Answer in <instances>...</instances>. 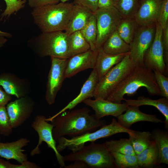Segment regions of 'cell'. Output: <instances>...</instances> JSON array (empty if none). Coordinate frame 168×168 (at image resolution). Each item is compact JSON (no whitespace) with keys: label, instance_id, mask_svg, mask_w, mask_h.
<instances>
[{"label":"cell","instance_id":"obj_40","mask_svg":"<svg viewBox=\"0 0 168 168\" xmlns=\"http://www.w3.org/2000/svg\"><path fill=\"white\" fill-rule=\"evenodd\" d=\"M60 0H28V5L33 8L44 5L58 3Z\"/></svg>","mask_w":168,"mask_h":168},{"label":"cell","instance_id":"obj_39","mask_svg":"<svg viewBox=\"0 0 168 168\" xmlns=\"http://www.w3.org/2000/svg\"><path fill=\"white\" fill-rule=\"evenodd\" d=\"M98 0H74V4L85 7L94 13L98 9Z\"/></svg>","mask_w":168,"mask_h":168},{"label":"cell","instance_id":"obj_37","mask_svg":"<svg viewBox=\"0 0 168 168\" xmlns=\"http://www.w3.org/2000/svg\"><path fill=\"white\" fill-rule=\"evenodd\" d=\"M168 0H162L158 12L157 22L163 29L168 24Z\"/></svg>","mask_w":168,"mask_h":168},{"label":"cell","instance_id":"obj_23","mask_svg":"<svg viewBox=\"0 0 168 168\" xmlns=\"http://www.w3.org/2000/svg\"><path fill=\"white\" fill-rule=\"evenodd\" d=\"M125 102L129 106L139 107L149 105L156 108L164 116L165 127L168 128V99L164 97L157 100L152 99L144 96H139L137 99H125Z\"/></svg>","mask_w":168,"mask_h":168},{"label":"cell","instance_id":"obj_24","mask_svg":"<svg viewBox=\"0 0 168 168\" xmlns=\"http://www.w3.org/2000/svg\"><path fill=\"white\" fill-rule=\"evenodd\" d=\"M102 47L106 53L113 55L127 53L130 50L129 44L120 37L117 30L107 38Z\"/></svg>","mask_w":168,"mask_h":168},{"label":"cell","instance_id":"obj_42","mask_svg":"<svg viewBox=\"0 0 168 168\" xmlns=\"http://www.w3.org/2000/svg\"><path fill=\"white\" fill-rule=\"evenodd\" d=\"M70 165L66 166L64 168H87L88 166L84 162L80 161H76Z\"/></svg>","mask_w":168,"mask_h":168},{"label":"cell","instance_id":"obj_9","mask_svg":"<svg viewBox=\"0 0 168 168\" xmlns=\"http://www.w3.org/2000/svg\"><path fill=\"white\" fill-rule=\"evenodd\" d=\"M44 115H38L35 118L31 126L37 133L39 137V141L37 146L30 152V155L34 156L40 154L41 152L40 146L43 142H45L48 147L52 149L55 153L58 163L61 168L65 166V161L63 156L58 151L57 148L56 141L53 135L54 125L49 123L46 120Z\"/></svg>","mask_w":168,"mask_h":168},{"label":"cell","instance_id":"obj_31","mask_svg":"<svg viewBox=\"0 0 168 168\" xmlns=\"http://www.w3.org/2000/svg\"><path fill=\"white\" fill-rule=\"evenodd\" d=\"M80 31L90 45V49L93 51H96V46L97 37V28L96 19L94 13Z\"/></svg>","mask_w":168,"mask_h":168},{"label":"cell","instance_id":"obj_38","mask_svg":"<svg viewBox=\"0 0 168 168\" xmlns=\"http://www.w3.org/2000/svg\"><path fill=\"white\" fill-rule=\"evenodd\" d=\"M162 41L164 61L168 68V24L163 29Z\"/></svg>","mask_w":168,"mask_h":168},{"label":"cell","instance_id":"obj_32","mask_svg":"<svg viewBox=\"0 0 168 168\" xmlns=\"http://www.w3.org/2000/svg\"><path fill=\"white\" fill-rule=\"evenodd\" d=\"M114 7L122 18L134 17L139 6L137 0H114Z\"/></svg>","mask_w":168,"mask_h":168},{"label":"cell","instance_id":"obj_8","mask_svg":"<svg viewBox=\"0 0 168 168\" xmlns=\"http://www.w3.org/2000/svg\"><path fill=\"white\" fill-rule=\"evenodd\" d=\"M94 14L96 19L97 28L96 46L97 50L116 30L122 17L114 6L98 8Z\"/></svg>","mask_w":168,"mask_h":168},{"label":"cell","instance_id":"obj_50","mask_svg":"<svg viewBox=\"0 0 168 168\" xmlns=\"http://www.w3.org/2000/svg\"><path fill=\"white\" fill-rule=\"evenodd\" d=\"M113 0L114 1V0Z\"/></svg>","mask_w":168,"mask_h":168},{"label":"cell","instance_id":"obj_21","mask_svg":"<svg viewBox=\"0 0 168 168\" xmlns=\"http://www.w3.org/2000/svg\"><path fill=\"white\" fill-rule=\"evenodd\" d=\"M93 13L85 7L74 4L69 21L64 30L65 32L69 35L74 32L80 30Z\"/></svg>","mask_w":168,"mask_h":168},{"label":"cell","instance_id":"obj_17","mask_svg":"<svg viewBox=\"0 0 168 168\" xmlns=\"http://www.w3.org/2000/svg\"><path fill=\"white\" fill-rule=\"evenodd\" d=\"M162 1L160 0L139 1L138 7L134 16L139 26L156 24Z\"/></svg>","mask_w":168,"mask_h":168},{"label":"cell","instance_id":"obj_48","mask_svg":"<svg viewBox=\"0 0 168 168\" xmlns=\"http://www.w3.org/2000/svg\"><path fill=\"white\" fill-rule=\"evenodd\" d=\"M138 1H139V0H137Z\"/></svg>","mask_w":168,"mask_h":168},{"label":"cell","instance_id":"obj_29","mask_svg":"<svg viewBox=\"0 0 168 168\" xmlns=\"http://www.w3.org/2000/svg\"><path fill=\"white\" fill-rule=\"evenodd\" d=\"M68 44L70 57L90 49V45L80 30L76 31L68 35Z\"/></svg>","mask_w":168,"mask_h":168},{"label":"cell","instance_id":"obj_13","mask_svg":"<svg viewBox=\"0 0 168 168\" xmlns=\"http://www.w3.org/2000/svg\"><path fill=\"white\" fill-rule=\"evenodd\" d=\"M35 102L27 96L8 103L6 106L12 126L17 128L23 124L31 116Z\"/></svg>","mask_w":168,"mask_h":168},{"label":"cell","instance_id":"obj_20","mask_svg":"<svg viewBox=\"0 0 168 168\" xmlns=\"http://www.w3.org/2000/svg\"><path fill=\"white\" fill-rule=\"evenodd\" d=\"M138 106L128 105L125 113L117 118L118 122L123 126L129 128L134 123L141 121L153 123H164L155 114H147L141 112Z\"/></svg>","mask_w":168,"mask_h":168},{"label":"cell","instance_id":"obj_4","mask_svg":"<svg viewBox=\"0 0 168 168\" xmlns=\"http://www.w3.org/2000/svg\"><path fill=\"white\" fill-rule=\"evenodd\" d=\"M68 35L63 31L41 33L30 39L28 46L36 55L68 59Z\"/></svg>","mask_w":168,"mask_h":168},{"label":"cell","instance_id":"obj_28","mask_svg":"<svg viewBox=\"0 0 168 168\" xmlns=\"http://www.w3.org/2000/svg\"><path fill=\"white\" fill-rule=\"evenodd\" d=\"M128 133L136 155L148 147L153 140L152 133L149 131L133 130Z\"/></svg>","mask_w":168,"mask_h":168},{"label":"cell","instance_id":"obj_3","mask_svg":"<svg viewBox=\"0 0 168 168\" xmlns=\"http://www.w3.org/2000/svg\"><path fill=\"white\" fill-rule=\"evenodd\" d=\"M73 5V2H60L33 8L31 14L33 22L41 32L65 30Z\"/></svg>","mask_w":168,"mask_h":168},{"label":"cell","instance_id":"obj_30","mask_svg":"<svg viewBox=\"0 0 168 168\" xmlns=\"http://www.w3.org/2000/svg\"><path fill=\"white\" fill-rule=\"evenodd\" d=\"M103 144L106 149L110 152H114L126 154L136 155L129 138L111 140L106 141Z\"/></svg>","mask_w":168,"mask_h":168},{"label":"cell","instance_id":"obj_6","mask_svg":"<svg viewBox=\"0 0 168 168\" xmlns=\"http://www.w3.org/2000/svg\"><path fill=\"white\" fill-rule=\"evenodd\" d=\"M63 156L65 161H82L85 163L89 168H117L110 152L103 143L92 142L76 152H72Z\"/></svg>","mask_w":168,"mask_h":168},{"label":"cell","instance_id":"obj_10","mask_svg":"<svg viewBox=\"0 0 168 168\" xmlns=\"http://www.w3.org/2000/svg\"><path fill=\"white\" fill-rule=\"evenodd\" d=\"M156 24L139 26L129 44V57L135 65L144 64V55L153 40Z\"/></svg>","mask_w":168,"mask_h":168},{"label":"cell","instance_id":"obj_7","mask_svg":"<svg viewBox=\"0 0 168 168\" xmlns=\"http://www.w3.org/2000/svg\"><path fill=\"white\" fill-rule=\"evenodd\" d=\"M135 65L131 60L128 52L99 80L94 94L95 99H106Z\"/></svg>","mask_w":168,"mask_h":168},{"label":"cell","instance_id":"obj_25","mask_svg":"<svg viewBox=\"0 0 168 168\" xmlns=\"http://www.w3.org/2000/svg\"><path fill=\"white\" fill-rule=\"evenodd\" d=\"M136 156L139 168H152L159 165L158 149L153 140L148 147Z\"/></svg>","mask_w":168,"mask_h":168},{"label":"cell","instance_id":"obj_33","mask_svg":"<svg viewBox=\"0 0 168 168\" xmlns=\"http://www.w3.org/2000/svg\"><path fill=\"white\" fill-rule=\"evenodd\" d=\"M117 168H139L136 155H128L117 152H110Z\"/></svg>","mask_w":168,"mask_h":168},{"label":"cell","instance_id":"obj_16","mask_svg":"<svg viewBox=\"0 0 168 168\" xmlns=\"http://www.w3.org/2000/svg\"><path fill=\"white\" fill-rule=\"evenodd\" d=\"M0 86L7 94L17 98L28 96L31 90L30 84L26 79L7 72L0 74Z\"/></svg>","mask_w":168,"mask_h":168},{"label":"cell","instance_id":"obj_19","mask_svg":"<svg viewBox=\"0 0 168 168\" xmlns=\"http://www.w3.org/2000/svg\"><path fill=\"white\" fill-rule=\"evenodd\" d=\"M26 138H21L16 141L6 142H0V156L7 160L13 159L20 164L28 160L26 154L23 148L30 142Z\"/></svg>","mask_w":168,"mask_h":168},{"label":"cell","instance_id":"obj_41","mask_svg":"<svg viewBox=\"0 0 168 168\" xmlns=\"http://www.w3.org/2000/svg\"><path fill=\"white\" fill-rule=\"evenodd\" d=\"M12 99L11 96L6 92L0 86V107L6 106Z\"/></svg>","mask_w":168,"mask_h":168},{"label":"cell","instance_id":"obj_36","mask_svg":"<svg viewBox=\"0 0 168 168\" xmlns=\"http://www.w3.org/2000/svg\"><path fill=\"white\" fill-rule=\"evenodd\" d=\"M155 78L161 92L160 96L168 99V77L156 70L153 71Z\"/></svg>","mask_w":168,"mask_h":168},{"label":"cell","instance_id":"obj_45","mask_svg":"<svg viewBox=\"0 0 168 168\" xmlns=\"http://www.w3.org/2000/svg\"><path fill=\"white\" fill-rule=\"evenodd\" d=\"M7 41L5 37H0V49L4 46Z\"/></svg>","mask_w":168,"mask_h":168},{"label":"cell","instance_id":"obj_5","mask_svg":"<svg viewBox=\"0 0 168 168\" xmlns=\"http://www.w3.org/2000/svg\"><path fill=\"white\" fill-rule=\"evenodd\" d=\"M133 130L123 126L113 118L110 124L103 125L96 131L73 137L71 138H67L64 137L60 138L57 141L58 143L57 148L59 152L67 148L74 152L82 148L87 142H94L97 140L109 137L118 133H128Z\"/></svg>","mask_w":168,"mask_h":168},{"label":"cell","instance_id":"obj_43","mask_svg":"<svg viewBox=\"0 0 168 168\" xmlns=\"http://www.w3.org/2000/svg\"><path fill=\"white\" fill-rule=\"evenodd\" d=\"M114 6L113 0H98V8H106Z\"/></svg>","mask_w":168,"mask_h":168},{"label":"cell","instance_id":"obj_44","mask_svg":"<svg viewBox=\"0 0 168 168\" xmlns=\"http://www.w3.org/2000/svg\"><path fill=\"white\" fill-rule=\"evenodd\" d=\"M0 37L11 38L12 37V35L9 33L3 32L0 30Z\"/></svg>","mask_w":168,"mask_h":168},{"label":"cell","instance_id":"obj_35","mask_svg":"<svg viewBox=\"0 0 168 168\" xmlns=\"http://www.w3.org/2000/svg\"><path fill=\"white\" fill-rule=\"evenodd\" d=\"M13 129L6 106L0 107V134L8 137L12 133Z\"/></svg>","mask_w":168,"mask_h":168},{"label":"cell","instance_id":"obj_15","mask_svg":"<svg viewBox=\"0 0 168 168\" xmlns=\"http://www.w3.org/2000/svg\"><path fill=\"white\" fill-rule=\"evenodd\" d=\"M83 102L93 109L98 119L109 115L117 118L126 111L128 106L125 102L118 103L100 98L94 100L88 98Z\"/></svg>","mask_w":168,"mask_h":168},{"label":"cell","instance_id":"obj_34","mask_svg":"<svg viewBox=\"0 0 168 168\" xmlns=\"http://www.w3.org/2000/svg\"><path fill=\"white\" fill-rule=\"evenodd\" d=\"M6 8L1 15L0 20L5 21L25 7L27 0H3Z\"/></svg>","mask_w":168,"mask_h":168},{"label":"cell","instance_id":"obj_49","mask_svg":"<svg viewBox=\"0 0 168 168\" xmlns=\"http://www.w3.org/2000/svg\"><path fill=\"white\" fill-rule=\"evenodd\" d=\"M161 0V1H162V0Z\"/></svg>","mask_w":168,"mask_h":168},{"label":"cell","instance_id":"obj_11","mask_svg":"<svg viewBox=\"0 0 168 168\" xmlns=\"http://www.w3.org/2000/svg\"><path fill=\"white\" fill-rule=\"evenodd\" d=\"M162 30L161 27L156 22L154 39L144 55L143 62L144 65L152 71H158L167 76L168 68L164 60Z\"/></svg>","mask_w":168,"mask_h":168},{"label":"cell","instance_id":"obj_46","mask_svg":"<svg viewBox=\"0 0 168 168\" xmlns=\"http://www.w3.org/2000/svg\"><path fill=\"white\" fill-rule=\"evenodd\" d=\"M69 0H60V1H61V2L64 3L67 2Z\"/></svg>","mask_w":168,"mask_h":168},{"label":"cell","instance_id":"obj_12","mask_svg":"<svg viewBox=\"0 0 168 168\" xmlns=\"http://www.w3.org/2000/svg\"><path fill=\"white\" fill-rule=\"evenodd\" d=\"M51 66L48 77L45 99L48 104L54 103L57 95L60 89L65 77L68 59L50 57Z\"/></svg>","mask_w":168,"mask_h":168},{"label":"cell","instance_id":"obj_18","mask_svg":"<svg viewBox=\"0 0 168 168\" xmlns=\"http://www.w3.org/2000/svg\"><path fill=\"white\" fill-rule=\"evenodd\" d=\"M98 81L97 74L95 70L93 69L83 84L79 94L56 114L51 117L46 118V120L50 121L62 113L68 110H70L73 109L85 100L93 97L94 91Z\"/></svg>","mask_w":168,"mask_h":168},{"label":"cell","instance_id":"obj_22","mask_svg":"<svg viewBox=\"0 0 168 168\" xmlns=\"http://www.w3.org/2000/svg\"><path fill=\"white\" fill-rule=\"evenodd\" d=\"M128 52L113 55L105 52L102 47L99 48L97 50V54L94 68L98 76L99 80L113 66L121 61Z\"/></svg>","mask_w":168,"mask_h":168},{"label":"cell","instance_id":"obj_1","mask_svg":"<svg viewBox=\"0 0 168 168\" xmlns=\"http://www.w3.org/2000/svg\"><path fill=\"white\" fill-rule=\"evenodd\" d=\"M90 112L87 108L67 110L51 120L54 125L53 136L56 142L65 136H79L93 132L106 124L105 120L97 119Z\"/></svg>","mask_w":168,"mask_h":168},{"label":"cell","instance_id":"obj_26","mask_svg":"<svg viewBox=\"0 0 168 168\" xmlns=\"http://www.w3.org/2000/svg\"><path fill=\"white\" fill-rule=\"evenodd\" d=\"M152 139L155 142L159 153V163L168 164V133L156 129L151 133Z\"/></svg>","mask_w":168,"mask_h":168},{"label":"cell","instance_id":"obj_14","mask_svg":"<svg viewBox=\"0 0 168 168\" xmlns=\"http://www.w3.org/2000/svg\"><path fill=\"white\" fill-rule=\"evenodd\" d=\"M97 54V50L90 49L68 58L65 71V78L72 77L82 71L94 69Z\"/></svg>","mask_w":168,"mask_h":168},{"label":"cell","instance_id":"obj_2","mask_svg":"<svg viewBox=\"0 0 168 168\" xmlns=\"http://www.w3.org/2000/svg\"><path fill=\"white\" fill-rule=\"evenodd\" d=\"M142 87L146 88L152 96H159L161 92L152 71L144 64L136 65L106 99L116 103H122L124 96L134 95Z\"/></svg>","mask_w":168,"mask_h":168},{"label":"cell","instance_id":"obj_27","mask_svg":"<svg viewBox=\"0 0 168 168\" xmlns=\"http://www.w3.org/2000/svg\"><path fill=\"white\" fill-rule=\"evenodd\" d=\"M138 26L134 17L122 18L116 30L120 37L129 44L134 37Z\"/></svg>","mask_w":168,"mask_h":168},{"label":"cell","instance_id":"obj_47","mask_svg":"<svg viewBox=\"0 0 168 168\" xmlns=\"http://www.w3.org/2000/svg\"><path fill=\"white\" fill-rule=\"evenodd\" d=\"M1 138L0 137V142L1 141Z\"/></svg>","mask_w":168,"mask_h":168}]
</instances>
